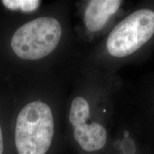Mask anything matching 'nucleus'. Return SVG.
Instances as JSON below:
<instances>
[{
  "label": "nucleus",
  "instance_id": "1",
  "mask_svg": "<svg viewBox=\"0 0 154 154\" xmlns=\"http://www.w3.org/2000/svg\"><path fill=\"white\" fill-rule=\"evenodd\" d=\"M54 124L51 109L44 102H31L19 113L15 144L19 154H46L52 142Z\"/></svg>",
  "mask_w": 154,
  "mask_h": 154
},
{
  "label": "nucleus",
  "instance_id": "2",
  "mask_svg": "<svg viewBox=\"0 0 154 154\" xmlns=\"http://www.w3.org/2000/svg\"><path fill=\"white\" fill-rule=\"evenodd\" d=\"M62 29L53 17H40L19 27L11 46L15 54L25 60H37L49 55L60 42Z\"/></svg>",
  "mask_w": 154,
  "mask_h": 154
},
{
  "label": "nucleus",
  "instance_id": "3",
  "mask_svg": "<svg viewBox=\"0 0 154 154\" xmlns=\"http://www.w3.org/2000/svg\"><path fill=\"white\" fill-rule=\"evenodd\" d=\"M154 34V11L142 9L119 22L107 38L106 47L113 57L122 58L140 49Z\"/></svg>",
  "mask_w": 154,
  "mask_h": 154
},
{
  "label": "nucleus",
  "instance_id": "4",
  "mask_svg": "<svg viewBox=\"0 0 154 154\" xmlns=\"http://www.w3.org/2000/svg\"><path fill=\"white\" fill-rule=\"evenodd\" d=\"M69 121L74 126L75 140L83 150L93 152L104 147L107 131L102 125L91 121L89 105L85 99L79 96L73 100Z\"/></svg>",
  "mask_w": 154,
  "mask_h": 154
},
{
  "label": "nucleus",
  "instance_id": "5",
  "mask_svg": "<svg viewBox=\"0 0 154 154\" xmlns=\"http://www.w3.org/2000/svg\"><path fill=\"white\" fill-rule=\"evenodd\" d=\"M121 4L118 0H94L89 2L84 14V22L90 32H98L105 26Z\"/></svg>",
  "mask_w": 154,
  "mask_h": 154
},
{
  "label": "nucleus",
  "instance_id": "6",
  "mask_svg": "<svg viewBox=\"0 0 154 154\" xmlns=\"http://www.w3.org/2000/svg\"><path fill=\"white\" fill-rule=\"evenodd\" d=\"M3 5L11 10L21 9L25 12L36 10L40 5V1L36 0H4Z\"/></svg>",
  "mask_w": 154,
  "mask_h": 154
},
{
  "label": "nucleus",
  "instance_id": "7",
  "mask_svg": "<svg viewBox=\"0 0 154 154\" xmlns=\"http://www.w3.org/2000/svg\"><path fill=\"white\" fill-rule=\"evenodd\" d=\"M4 151V143H3V136L2 132L1 126H0V154H3Z\"/></svg>",
  "mask_w": 154,
  "mask_h": 154
}]
</instances>
